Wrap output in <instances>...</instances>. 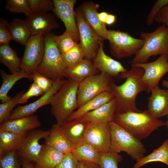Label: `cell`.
I'll return each mask as SVG.
<instances>
[{
    "label": "cell",
    "mask_w": 168,
    "mask_h": 168,
    "mask_svg": "<svg viewBox=\"0 0 168 168\" xmlns=\"http://www.w3.org/2000/svg\"><path fill=\"white\" fill-rule=\"evenodd\" d=\"M27 1L33 13L48 12L53 11L54 8V2L51 0H27Z\"/></svg>",
    "instance_id": "obj_39"
},
{
    "label": "cell",
    "mask_w": 168,
    "mask_h": 168,
    "mask_svg": "<svg viewBox=\"0 0 168 168\" xmlns=\"http://www.w3.org/2000/svg\"><path fill=\"white\" fill-rule=\"evenodd\" d=\"M122 159V156L118 153L110 152L101 153L100 168H118V164Z\"/></svg>",
    "instance_id": "obj_38"
},
{
    "label": "cell",
    "mask_w": 168,
    "mask_h": 168,
    "mask_svg": "<svg viewBox=\"0 0 168 168\" xmlns=\"http://www.w3.org/2000/svg\"><path fill=\"white\" fill-rule=\"evenodd\" d=\"M112 77L107 73H100L90 76L81 82L77 92L78 108L101 93L110 92Z\"/></svg>",
    "instance_id": "obj_9"
},
{
    "label": "cell",
    "mask_w": 168,
    "mask_h": 168,
    "mask_svg": "<svg viewBox=\"0 0 168 168\" xmlns=\"http://www.w3.org/2000/svg\"><path fill=\"white\" fill-rule=\"evenodd\" d=\"M21 163L16 150L10 152L0 158V168H21Z\"/></svg>",
    "instance_id": "obj_37"
},
{
    "label": "cell",
    "mask_w": 168,
    "mask_h": 168,
    "mask_svg": "<svg viewBox=\"0 0 168 168\" xmlns=\"http://www.w3.org/2000/svg\"><path fill=\"white\" fill-rule=\"evenodd\" d=\"M132 67L141 68L144 70L142 80L147 87V93L154 87L159 85L162 77L168 72V55H162L156 60L150 63L135 64Z\"/></svg>",
    "instance_id": "obj_12"
},
{
    "label": "cell",
    "mask_w": 168,
    "mask_h": 168,
    "mask_svg": "<svg viewBox=\"0 0 168 168\" xmlns=\"http://www.w3.org/2000/svg\"><path fill=\"white\" fill-rule=\"evenodd\" d=\"M116 107V101L114 98L96 109L86 113L81 118L89 123H109L113 121Z\"/></svg>",
    "instance_id": "obj_23"
},
{
    "label": "cell",
    "mask_w": 168,
    "mask_h": 168,
    "mask_svg": "<svg viewBox=\"0 0 168 168\" xmlns=\"http://www.w3.org/2000/svg\"><path fill=\"white\" fill-rule=\"evenodd\" d=\"M78 161H85L99 164L101 153L93 145L86 142L76 146L72 152Z\"/></svg>",
    "instance_id": "obj_28"
},
{
    "label": "cell",
    "mask_w": 168,
    "mask_h": 168,
    "mask_svg": "<svg viewBox=\"0 0 168 168\" xmlns=\"http://www.w3.org/2000/svg\"><path fill=\"white\" fill-rule=\"evenodd\" d=\"M25 20L31 35H45L59 26L54 16L48 12L33 13Z\"/></svg>",
    "instance_id": "obj_16"
},
{
    "label": "cell",
    "mask_w": 168,
    "mask_h": 168,
    "mask_svg": "<svg viewBox=\"0 0 168 168\" xmlns=\"http://www.w3.org/2000/svg\"><path fill=\"white\" fill-rule=\"evenodd\" d=\"M42 146L35 164L36 168H55L62 161L65 154L45 144Z\"/></svg>",
    "instance_id": "obj_26"
},
{
    "label": "cell",
    "mask_w": 168,
    "mask_h": 168,
    "mask_svg": "<svg viewBox=\"0 0 168 168\" xmlns=\"http://www.w3.org/2000/svg\"><path fill=\"white\" fill-rule=\"evenodd\" d=\"M40 126L38 117L33 115L8 120L0 124V128L13 133L24 135Z\"/></svg>",
    "instance_id": "obj_19"
},
{
    "label": "cell",
    "mask_w": 168,
    "mask_h": 168,
    "mask_svg": "<svg viewBox=\"0 0 168 168\" xmlns=\"http://www.w3.org/2000/svg\"><path fill=\"white\" fill-rule=\"evenodd\" d=\"M116 21V17L114 15L109 14L106 19L105 24L110 25L114 24Z\"/></svg>",
    "instance_id": "obj_47"
},
{
    "label": "cell",
    "mask_w": 168,
    "mask_h": 168,
    "mask_svg": "<svg viewBox=\"0 0 168 168\" xmlns=\"http://www.w3.org/2000/svg\"><path fill=\"white\" fill-rule=\"evenodd\" d=\"M8 25L12 40L25 46L31 35L25 20L15 18Z\"/></svg>",
    "instance_id": "obj_30"
},
{
    "label": "cell",
    "mask_w": 168,
    "mask_h": 168,
    "mask_svg": "<svg viewBox=\"0 0 168 168\" xmlns=\"http://www.w3.org/2000/svg\"><path fill=\"white\" fill-rule=\"evenodd\" d=\"M61 56L66 69L76 65L84 58L83 52L78 43L66 53L61 54Z\"/></svg>",
    "instance_id": "obj_33"
},
{
    "label": "cell",
    "mask_w": 168,
    "mask_h": 168,
    "mask_svg": "<svg viewBox=\"0 0 168 168\" xmlns=\"http://www.w3.org/2000/svg\"><path fill=\"white\" fill-rule=\"evenodd\" d=\"M108 125L110 137V152L118 154L125 152L136 161L144 156L147 151L140 140L114 121Z\"/></svg>",
    "instance_id": "obj_5"
},
{
    "label": "cell",
    "mask_w": 168,
    "mask_h": 168,
    "mask_svg": "<svg viewBox=\"0 0 168 168\" xmlns=\"http://www.w3.org/2000/svg\"><path fill=\"white\" fill-rule=\"evenodd\" d=\"M166 25L167 26V27H168V23Z\"/></svg>",
    "instance_id": "obj_52"
},
{
    "label": "cell",
    "mask_w": 168,
    "mask_h": 168,
    "mask_svg": "<svg viewBox=\"0 0 168 168\" xmlns=\"http://www.w3.org/2000/svg\"><path fill=\"white\" fill-rule=\"evenodd\" d=\"M109 13L106 12H102L98 13V16L100 21L105 24V22Z\"/></svg>",
    "instance_id": "obj_49"
},
{
    "label": "cell",
    "mask_w": 168,
    "mask_h": 168,
    "mask_svg": "<svg viewBox=\"0 0 168 168\" xmlns=\"http://www.w3.org/2000/svg\"><path fill=\"white\" fill-rule=\"evenodd\" d=\"M32 79L42 89L44 94L49 91L52 87L55 79L48 77L36 72L31 75Z\"/></svg>",
    "instance_id": "obj_40"
},
{
    "label": "cell",
    "mask_w": 168,
    "mask_h": 168,
    "mask_svg": "<svg viewBox=\"0 0 168 168\" xmlns=\"http://www.w3.org/2000/svg\"><path fill=\"white\" fill-rule=\"evenodd\" d=\"M167 80H163L162 82V85L163 86L168 88V77Z\"/></svg>",
    "instance_id": "obj_50"
},
{
    "label": "cell",
    "mask_w": 168,
    "mask_h": 168,
    "mask_svg": "<svg viewBox=\"0 0 168 168\" xmlns=\"http://www.w3.org/2000/svg\"><path fill=\"white\" fill-rule=\"evenodd\" d=\"M78 161L72 153L65 154L64 157L55 168H77Z\"/></svg>",
    "instance_id": "obj_44"
},
{
    "label": "cell",
    "mask_w": 168,
    "mask_h": 168,
    "mask_svg": "<svg viewBox=\"0 0 168 168\" xmlns=\"http://www.w3.org/2000/svg\"><path fill=\"white\" fill-rule=\"evenodd\" d=\"M79 84L69 79L53 96L50 105L51 113L56 124L61 126L78 108L77 92Z\"/></svg>",
    "instance_id": "obj_3"
},
{
    "label": "cell",
    "mask_w": 168,
    "mask_h": 168,
    "mask_svg": "<svg viewBox=\"0 0 168 168\" xmlns=\"http://www.w3.org/2000/svg\"><path fill=\"white\" fill-rule=\"evenodd\" d=\"M98 71L91 60L84 58L76 65L66 68L65 77L79 84L86 77L97 74Z\"/></svg>",
    "instance_id": "obj_24"
},
{
    "label": "cell",
    "mask_w": 168,
    "mask_h": 168,
    "mask_svg": "<svg viewBox=\"0 0 168 168\" xmlns=\"http://www.w3.org/2000/svg\"><path fill=\"white\" fill-rule=\"evenodd\" d=\"M89 123L81 118L67 122L60 127L63 132L75 147L86 142L85 133Z\"/></svg>",
    "instance_id": "obj_22"
},
{
    "label": "cell",
    "mask_w": 168,
    "mask_h": 168,
    "mask_svg": "<svg viewBox=\"0 0 168 168\" xmlns=\"http://www.w3.org/2000/svg\"><path fill=\"white\" fill-rule=\"evenodd\" d=\"M77 168H100L99 164L85 161H78Z\"/></svg>",
    "instance_id": "obj_46"
},
{
    "label": "cell",
    "mask_w": 168,
    "mask_h": 168,
    "mask_svg": "<svg viewBox=\"0 0 168 168\" xmlns=\"http://www.w3.org/2000/svg\"><path fill=\"white\" fill-rule=\"evenodd\" d=\"M54 6L53 12L63 22L66 31L69 33L78 44L79 35L74 10L76 0H53Z\"/></svg>",
    "instance_id": "obj_13"
},
{
    "label": "cell",
    "mask_w": 168,
    "mask_h": 168,
    "mask_svg": "<svg viewBox=\"0 0 168 168\" xmlns=\"http://www.w3.org/2000/svg\"><path fill=\"white\" fill-rule=\"evenodd\" d=\"M49 133L50 130L35 129L26 134L16 150L21 159L35 164L42 148L39 141L46 138Z\"/></svg>",
    "instance_id": "obj_11"
},
{
    "label": "cell",
    "mask_w": 168,
    "mask_h": 168,
    "mask_svg": "<svg viewBox=\"0 0 168 168\" xmlns=\"http://www.w3.org/2000/svg\"><path fill=\"white\" fill-rule=\"evenodd\" d=\"M167 115L168 119L166 122H165V125L166 126V128L168 129V113Z\"/></svg>",
    "instance_id": "obj_51"
},
{
    "label": "cell",
    "mask_w": 168,
    "mask_h": 168,
    "mask_svg": "<svg viewBox=\"0 0 168 168\" xmlns=\"http://www.w3.org/2000/svg\"><path fill=\"white\" fill-rule=\"evenodd\" d=\"M5 7L11 12L23 13L26 17L33 13L27 0H7Z\"/></svg>",
    "instance_id": "obj_36"
},
{
    "label": "cell",
    "mask_w": 168,
    "mask_h": 168,
    "mask_svg": "<svg viewBox=\"0 0 168 168\" xmlns=\"http://www.w3.org/2000/svg\"><path fill=\"white\" fill-rule=\"evenodd\" d=\"M113 121L140 140L147 138L153 131L165 125V122L152 117L147 110L139 112L115 113Z\"/></svg>",
    "instance_id": "obj_2"
},
{
    "label": "cell",
    "mask_w": 168,
    "mask_h": 168,
    "mask_svg": "<svg viewBox=\"0 0 168 168\" xmlns=\"http://www.w3.org/2000/svg\"><path fill=\"white\" fill-rule=\"evenodd\" d=\"M133 168H141L151 162H162L168 167V139H166L162 144L150 154L136 161Z\"/></svg>",
    "instance_id": "obj_31"
},
{
    "label": "cell",
    "mask_w": 168,
    "mask_h": 168,
    "mask_svg": "<svg viewBox=\"0 0 168 168\" xmlns=\"http://www.w3.org/2000/svg\"><path fill=\"white\" fill-rule=\"evenodd\" d=\"M85 139L101 153L110 152V137L108 123H89L85 132Z\"/></svg>",
    "instance_id": "obj_14"
},
{
    "label": "cell",
    "mask_w": 168,
    "mask_h": 168,
    "mask_svg": "<svg viewBox=\"0 0 168 168\" xmlns=\"http://www.w3.org/2000/svg\"><path fill=\"white\" fill-rule=\"evenodd\" d=\"M53 34L51 32L45 34L44 54L36 72L54 80L65 77L66 68L54 41Z\"/></svg>",
    "instance_id": "obj_6"
},
{
    "label": "cell",
    "mask_w": 168,
    "mask_h": 168,
    "mask_svg": "<svg viewBox=\"0 0 168 168\" xmlns=\"http://www.w3.org/2000/svg\"><path fill=\"white\" fill-rule=\"evenodd\" d=\"M21 168H36L35 164L22 160Z\"/></svg>",
    "instance_id": "obj_48"
},
{
    "label": "cell",
    "mask_w": 168,
    "mask_h": 168,
    "mask_svg": "<svg viewBox=\"0 0 168 168\" xmlns=\"http://www.w3.org/2000/svg\"><path fill=\"white\" fill-rule=\"evenodd\" d=\"M75 18L79 35V44L84 58L92 60L104 40L91 27L84 18L79 8L75 11Z\"/></svg>",
    "instance_id": "obj_8"
},
{
    "label": "cell",
    "mask_w": 168,
    "mask_h": 168,
    "mask_svg": "<svg viewBox=\"0 0 168 168\" xmlns=\"http://www.w3.org/2000/svg\"><path fill=\"white\" fill-rule=\"evenodd\" d=\"M107 37L111 54L119 59L135 56L144 43L142 39L135 38L127 32L109 30Z\"/></svg>",
    "instance_id": "obj_7"
},
{
    "label": "cell",
    "mask_w": 168,
    "mask_h": 168,
    "mask_svg": "<svg viewBox=\"0 0 168 168\" xmlns=\"http://www.w3.org/2000/svg\"><path fill=\"white\" fill-rule=\"evenodd\" d=\"M114 98L113 95L110 92L105 91L101 93L78 108L69 117L66 122L81 118L86 113L96 109Z\"/></svg>",
    "instance_id": "obj_25"
},
{
    "label": "cell",
    "mask_w": 168,
    "mask_h": 168,
    "mask_svg": "<svg viewBox=\"0 0 168 168\" xmlns=\"http://www.w3.org/2000/svg\"><path fill=\"white\" fill-rule=\"evenodd\" d=\"M149 98L147 110L156 119L165 116L168 113V90L161 89L157 86L153 88Z\"/></svg>",
    "instance_id": "obj_17"
},
{
    "label": "cell",
    "mask_w": 168,
    "mask_h": 168,
    "mask_svg": "<svg viewBox=\"0 0 168 168\" xmlns=\"http://www.w3.org/2000/svg\"><path fill=\"white\" fill-rule=\"evenodd\" d=\"M140 35L144 43L129 62L131 65L147 63L152 56L168 55V27L166 25H161L152 32H142Z\"/></svg>",
    "instance_id": "obj_4"
},
{
    "label": "cell",
    "mask_w": 168,
    "mask_h": 168,
    "mask_svg": "<svg viewBox=\"0 0 168 168\" xmlns=\"http://www.w3.org/2000/svg\"><path fill=\"white\" fill-rule=\"evenodd\" d=\"M25 135L16 134L0 128V158L10 152L16 150Z\"/></svg>",
    "instance_id": "obj_32"
},
{
    "label": "cell",
    "mask_w": 168,
    "mask_h": 168,
    "mask_svg": "<svg viewBox=\"0 0 168 168\" xmlns=\"http://www.w3.org/2000/svg\"><path fill=\"white\" fill-rule=\"evenodd\" d=\"M92 61L99 70L107 73L112 77L119 76L121 74L128 71L121 63L105 54L104 50L103 43L100 45Z\"/></svg>",
    "instance_id": "obj_18"
},
{
    "label": "cell",
    "mask_w": 168,
    "mask_h": 168,
    "mask_svg": "<svg viewBox=\"0 0 168 168\" xmlns=\"http://www.w3.org/2000/svg\"><path fill=\"white\" fill-rule=\"evenodd\" d=\"M25 92V91H21L8 101L0 104V124L8 120L13 109L18 104L19 99Z\"/></svg>",
    "instance_id": "obj_34"
},
{
    "label": "cell",
    "mask_w": 168,
    "mask_h": 168,
    "mask_svg": "<svg viewBox=\"0 0 168 168\" xmlns=\"http://www.w3.org/2000/svg\"><path fill=\"white\" fill-rule=\"evenodd\" d=\"M25 46L23 55L21 59L20 69L32 75L36 72L44 56L45 35H31Z\"/></svg>",
    "instance_id": "obj_10"
},
{
    "label": "cell",
    "mask_w": 168,
    "mask_h": 168,
    "mask_svg": "<svg viewBox=\"0 0 168 168\" xmlns=\"http://www.w3.org/2000/svg\"><path fill=\"white\" fill-rule=\"evenodd\" d=\"M53 38L61 54L66 53L77 44L72 36L66 31L60 35L53 34Z\"/></svg>",
    "instance_id": "obj_35"
},
{
    "label": "cell",
    "mask_w": 168,
    "mask_h": 168,
    "mask_svg": "<svg viewBox=\"0 0 168 168\" xmlns=\"http://www.w3.org/2000/svg\"><path fill=\"white\" fill-rule=\"evenodd\" d=\"M44 94L42 89L34 82L31 84L28 90L25 92L19 100L18 104H24L31 97L38 96Z\"/></svg>",
    "instance_id": "obj_42"
},
{
    "label": "cell",
    "mask_w": 168,
    "mask_h": 168,
    "mask_svg": "<svg viewBox=\"0 0 168 168\" xmlns=\"http://www.w3.org/2000/svg\"><path fill=\"white\" fill-rule=\"evenodd\" d=\"M0 62L7 67L12 74L20 72L21 59L19 58L16 51L9 44L0 45Z\"/></svg>",
    "instance_id": "obj_29"
},
{
    "label": "cell",
    "mask_w": 168,
    "mask_h": 168,
    "mask_svg": "<svg viewBox=\"0 0 168 168\" xmlns=\"http://www.w3.org/2000/svg\"><path fill=\"white\" fill-rule=\"evenodd\" d=\"M0 75L2 80L0 88V100L2 103L6 102L12 97L8 96V93L18 80L26 78L32 81L31 75L21 70L16 73L8 74L4 70L1 69Z\"/></svg>",
    "instance_id": "obj_27"
},
{
    "label": "cell",
    "mask_w": 168,
    "mask_h": 168,
    "mask_svg": "<svg viewBox=\"0 0 168 168\" xmlns=\"http://www.w3.org/2000/svg\"><path fill=\"white\" fill-rule=\"evenodd\" d=\"M9 22L1 16L0 19V44H9L12 40L9 28Z\"/></svg>",
    "instance_id": "obj_43"
},
{
    "label": "cell",
    "mask_w": 168,
    "mask_h": 168,
    "mask_svg": "<svg viewBox=\"0 0 168 168\" xmlns=\"http://www.w3.org/2000/svg\"><path fill=\"white\" fill-rule=\"evenodd\" d=\"M99 5L92 1L85 2L79 7L85 20L100 36L107 40V30L105 24L99 19L97 12Z\"/></svg>",
    "instance_id": "obj_20"
},
{
    "label": "cell",
    "mask_w": 168,
    "mask_h": 168,
    "mask_svg": "<svg viewBox=\"0 0 168 168\" xmlns=\"http://www.w3.org/2000/svg\"><path fill=\"white\" fill-rule=\"evenodd\" d=\"M49 134L44 139L45 144L65 154L72 153L74 145L62 131L60 126L53 124Z\"/></svg>",
    "instance_id": "obj_21"
},
{
    "label": "cell",
    "mask_w": 168,
    "mask_h": 168,
    "mask_svg": "<svg viewBox=\"0 0 168 168\" xmlns=\"http://www.w3.org/2000/svg\"><path fill=\"white\" fill-rule=\"evenodd\" d=\"M168 5V0H158L156 1L148 14L146 20L147 25L150 26L155 21V18L159 11L164 7Z\"/></svg>",
    "instance_id": "obj_41"
},
{
    "label": "cell",
    "mask_w": 168,
    "mask_h": 168,
    "mask_svg": "<svg viewBox=\"0 0 168 168\" xmlns=\"http://www.w3.org/2000/svg\"><path fill=\"white\" fill-rule=\"evenodd\" d=\"M155 21L161 25L168 23V5L163 7L156 14Z\"/></svg>",
    "instance_id": "obj_45"
},
{
    "label": "cell",
    "mask_w": 168,
    "mask_h": 168,
    "mask_svg": "<svg viewBox=\"0 0 168 168\" xmlns=\"http://www.w3.org/2000/svg\"><path fill=\"white\" fill-rule=\"evenodd\" d=\"M62 78L55 79L53 86L48 92L44 93L40 98L29 104L18 105L12 112L8 120L14 119L33 115L40 108L50 105L53 96L59 90L66 82Z\"/></svg>",
    "instance_id": "obj_15"
},
{
    "label": "cell",
    "mask_w": 168,
    "mask_h": 168,
    "mask_svg": "<svg viewBox=\"0 0 168 168\" xmlns=\"http://www.w3.org/2000/svg\"><path fill=\"white\" fill-rule=\"evenodd\" d=\"M144 73L143 68L132 67L130 70L119 75L120 78L126 79L122 84L118 86L112 80L111 81L110 84V92L116 100L115 113L142 111L137 107L135 102L138 94L147 90V86L142 80Z\"/></svg>",
    "instance_id": "obj_1"
}]
</instances>
